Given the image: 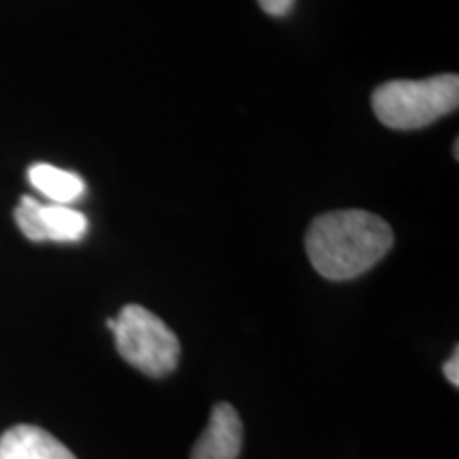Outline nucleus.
<instances>
[{"label":"nucleus","instance_id":"f257e3e1","mask_svg":"<svg viewBox=\"0 0 459 459\" xmlns=\"http://www.w3.org/2000/svg\"><path fill=\"white\" fill-rule=\"evenodd\" d=\"M304 245L321 277L347 281L370 271L389 254L394 232L383 217L368 211H332L311 223Z\"/></svg>","mask_w":459,"mask_h":459},{"label":"nucleus","instance_id":"f03ea898","mask_svg":"<svg viewBox=\"0 0 459 459\" xmlns=\"http://www.w3.org/2000/svg\"><path fill=\"white\" fill-rule=\"evenodd\" d=\"M459 105L457 74H436L429 79L387 82L372 94L377 119L394 130H419L455 111Z\"/></svg>","mask_w":459,"mask_h":459},{"label":"nucleus","instance_id":"7ed1b4c3","mask_svg":"<svg viewBox=\"0 0 459 459\" xmlns=\"http://www.w3.org/2000/svg\"><path fill=\"white\" fill-rule=\"evenodd\" d=\"M122 358L143 375L160 378L170 375L181 358V344L175 332L158 315L139 304H128L117 319H107Z\"/></svg>","mask_w":459,"mask_h":459},{"label":"nucleus","instance_id":"20e7f679","mask_svg":"<svg viewBox=\"0 0 459 459\" xmlns=\"http://www.w3.org/2000/svg\"><path fill=\"white\" fill-rule=\"evenodd\" d=\"M15 221L22 234L34 243H77L88 234L90 221L82 211L66 204L39 203L32 196H22L15 209Z\"/></svg>","mask_w":459,"mask_h":459},{"label":"nucleus","instance_id":"39448f33","mask_svg":"<svg viewBox=\"0 0 459 459\" xmlns=\"http://www.w3.org/2000/svg\"><path fill=\"white\" fill-rule=\"evenodd\" d=\"M243 446V423L226 402L213 406L209 426L192 449V459H237Z\"/></svg>","mask_w":459,"mask_h":459},{"label":"nucleus","instance_id":"423d86ee","mask_svg":"<svg viewBox=\"0 0 459 459\" xmlns=\"http://www.w3.org/2000/svg\"><path fill=\"white\" fill-rule=\"evenodd\" d=\"M0 459H77L60 440L37 426H15L0 436Z\"/></svg>","mask_w":459,"mask_h":459},{"label":"nucleus","instance_id":"0eeeda50","mask_svg":"<svg viewBox=\"0 0 459 459\" xmlns=\"http://www.w3.org/2000/svg\"><path fill=\"white\" fill-rule=\"evenodd\" d=\"M28 181L51 204L71 206L85 194V181L77 172L39 162L28 169Z\"/></svg>","mask_w":459,"mask_h":459},{"label":"nucleus","instance_id":"6e6552de","mask_svg":"<svg viewBox=\"0 0 459 459\" xmlns=\"http://www.w3.org/2000/svg\"><path fill=\"white\" fill-rule=\"evenodd\" d=\"M296 0H257L264 13L273 15V17H283L294 9Z\"/></svg>","mask_w":459,"mask_h":459},{"label":"nucleus","instance_id":"1a4fd4ad","mask_svg":"<svg viewBox=\"0 0 459 459\" xmlns=\"http://www.w3.org/2000/svg\"><path fill=\"white\" fill-rule=\"evenodd\" d=\"M445 377L453 387L459 385V353L455 351L451 355V359L445 364Z\"/></svg>","mask_w":459,"mask_h":459}]
</instances>
